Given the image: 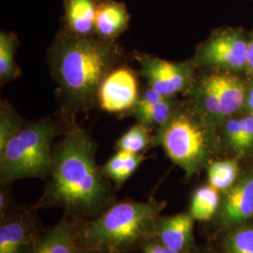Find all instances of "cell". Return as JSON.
<instances>
[{
  "instance_id": "cell-1",
  "label": "cell",
  "mask_w": 253,
  "mask_h": 253,
  "mask_svg": "<svg viewBox=\"0 0 253 253\" xmlns=\"http://www.w3.org/2000/svg\"><path fill=\"white\" fill-rule=\"evenodd\" d=\"M97 146L87 131L71 123L54 145L49 181L35 208H61L78 222L90 220L114 203V191L96 163Z\"/></svg>"
},
{
  "instance_id": "cell-2",
  "label": "cell",
  "mask_w": 253,
  "mask_h": 253,
  "mask_svg": "<svg viewBox=\"0 0 253 253\" xmlns=\"http://www.w3.org/2000/svg\"><path fill=\"white\" fill-rule=\"evenodd\" d=\"M121 56L113 41L59 32L48 51V63L67 108L85 111L98 104L100 84Z\"/></svg>"
},
{
  "instance_id": "cell-3",
  "label": "cell",
  "mask_w": 253,
  "mask_h": 253,
  "mask_svg": "<svg viewBox=\"0 0 253 253\" xmlns=\"http://www.w3.org/2000/svg\"><path fill=\"white\" fill-rule=\"evenodd\" d=\"M166 202L122 200L113 203L100 216L80 222L83 250L100 253L141 251L154 237V231Z\"/></svg>"
},
{
  "instance_id": "cell-4",
  "label": "cell",
  "mask_w": 253,
  "mask_h": 253,
  "mask_svg": "<svg viewBox=\"0 0 253 253\" xmlns=\"http://www.w3.org/2000/svg\"><path fill=\"white\" fill-rule=\"evenodd\" d=\"M219 145L217 129L188 104L174 111L154 135V146H161L187 178L208 168Z\"/></svg>"
},
{
  "instance_id": "cell-5",
  "label": "cell",
  "mask_w": 253,
  "mask_h": 253,
  "mask_svg": "<svg viewBox=\"0 0 253 253\" xmlns=\"http://www.w3.org/2000/svg\"><path fill=\"white\" fill-rule=\"evenodd\" d=\"M64 131L49 118L24 125L0 149L2 186L24 178H49L53 165V143Z\"/></svg>"
},
{
  "instance_id": "cell-6",
  "label": "cell",
  "mask_w": 253,
  "mask_h": 253,
  "mask_svg": "<svg viewBox=\"0 0 253 253\" xmlns=\"http://www.w3.org/2000/svg\"><path fill=\"white\" fill-rule=\"evenodd\" d=\"M248 40L249 34L241 28L219 29L199 46L191 60L197 68L208 67L236 73L246 71Z\"/></svg>"
},
{
  "instance_id": "cell-7",
  "label": "cell",
  "mask_w": 253,
  "mask_h": 253,
  "mask_svg": "<svg viewBox=\"0 0 253 253\" xmlns=\"http://www.w3.org/2000/svg\"><path fill=\"white\" fill-rule=\"evenodd\" d=\"M136 60L140 64L139 74L144 77L148 86L172 98L178 93H186L195 80L196 66L190 59L185 62H172L151 54L136 53Z\"/></svg>"
},
{
  "instance_id": "cell-8",
  "label": "cell",
  "mask_w": 253,
  "mask_h": 253,
  "mask_svg": "<svg viewBox=\"0 0 253 253\" xmlns=\"http://www.w3.org/2000/svg\"><path fill=\"white\" fill-rule=\"evenodd\" d=\"M42 232L32 210L11 208L1 217L0 253H27Z\"/></svg>"
},
{
  "instance_id": "cell-9",
  "label": "cell",
  "mask_w": 253,
  "mask_h": 253,
  "mask_svg": "<svg viewBox=\"0 0 253 253\" xmlns=\"http://www.w3.org/2000/svg\"><path fill=\"white\" fill-rule=\"evenodd\" d=\"M138 86L133 71L126 67L115 68L100 84L98 105L112 114L131 111L140 95Z\"/></svg>"
},
{
  "instance_id": "cell-10",
  "label": "cell",
  "mask_w": 253,
  "mask_h": 253,
  "mask_svg": "<svg viewBox=\"0 0 253 253\" xmlns=\"http://www.w3.org/2000/svg\"><path fill=\"white\" fill-rule=\"evenodd\" d=\"M202 78L217 96L222 123L228 118L244 111L248 84L237 73L213 70V72L204 75Z\"/></svg>"
},
{
  "instance_id": "cell-11",
  "label": "cell",
  "mask_w": 253,
  "mask_h": 253,
  "mask_svg": "<svg viewBox=\"0 0 253 253\" xmlns=\"http://www.w3.org/2000/svg\"><path fill=\"white\" fill-rule=\"evenodd\" d=\"M220 223L235 228L243 225L253 217V172L238 177L235 185L227 190L218 210Z\"/></svg>"
},
{
  "instance_id": "cell-12",
  "label": "cell",
  "mask_w": 253,
  "mask_h": 253,
  "mask_svg": "<svg viewBox=\"0 0 253 253\" xmlns=\"http://www.w3.org/2000/svg\"><path fill=\"white\" fill-rule=\"evenodd\" d=\"M80 222L64 214L60 221L43 231L27 253H81Z\"/></svg>"
},
{
  "instance_id": "cell-13",
  "label": "cell",
  "mask_w": 253,
  "mask_h": 253,
  "mask_svg": "<svg viewBox=\"0 0 253 253\" xmlns=\"http://www.w3.org/2000/svg\"><path fill=\"white\" fill-rule=\"evenodd\" d=\"M194 218L190 212L159 217L154 238L162 244L181 253H190L193 248Z\"/></svg>"
},
{
  "instance_id": "cell-14",
  "label": "cell",
  "mask_w": 253,
  "mask_h": 253,
  "mask_svg": "<svg viewBox=\"0 0 253 253\" xmlns=\"http://www.w3.org/2000/svg\"><path fill=\"white\" fill-rule=\"evenodd\" d=\"M129 19L125 3L117 0H100L95 22V35L105 41L115 42L128 27Z\"/></svg>"
},
{
  "instance_id": "cell-15",
  "label": "cell",
  "mask_w": 253,
  "mask_h": 253,
  "mask_svg": "<svg viewBox=\"0 0 253 253\" xmlns=\"http://www.w3.org/2000/svg\"><path fill=\"white\" fill-rule=\"evenodd\" d=\"M64 29L80 37L95 35V22L100 0H63Z\"/></svg>"
},
{
  "instance_id": "cell-16",
  "label": "cell",
  "mask_w": 253,
  "mask_h": 253,
  "mask_svg": "<svg viewBox=\"0 0 253 253\" xmlns=\"http://www.w3.org/2000/svg\"><path fill=\"white\" fill-rule=\"evenodd\" d=\"M222 141L237 156L253 151V116L244 112L226 119L222 125Z\"/></svg>"
},
{
  "instance_id": "cell-17",
  "label": "cell",
  "mask_w": 253,
  "mask_h": 253,
  "mask_svg": "<svg viewBox=\"0 0 253 253\" xmlns=\"http://www.w3.org/2000/svg\"><path fill=\"white\" fill-rule=\"evenodd\" d=\"M145 161L144 154H132L117 150L101 167V172L117 188L122 187Z\"/></svg>"
},
{
  "instance_id": "cell-18",
  "label": "cell",
  "mask_w": 253,
  "mask_h": 253,
  "mask_svg": "<svg viewBox=\"0 0 253 253\" xmlns=\"http://www.w3.org/2000/svg\"><path fill=\"white\" fill-rule=\"evenodd\" d=\"M220 203L218 190L210 185L201 186L192 194L189 212L194 220L208 221L218 213Z\"/></svg>"
},
{
  "instance_id": "cell-19",
  "label": "cell",
  "mask_w": 253,
  "mask_h": 253,
  "mask_svg": "<svg viewBox=\"0 0 253 253\" xmlns=\"http://www.w3.org/2000/svg\"><path fill=\"white\" fill-rule=\"evenodd\" d=\"M178 107L179 103L174 97H172L165 98L149 107L131 110L130 114L136 118L138 123L145 125L150 130H157L170 119Z\"/></svg>"
},
{
  "instance_id": "cell-20",
  "label": "cell",
  "mask_w": 253,
  "mask_h": 253,
  "mask_svg": "<svg viewBox=\"0 0 253 253\" xmlns=\"http://www.w3.org/2000/svg\"><path fill=\"white\" fill-rule=\"evenodd\" d=\"M18 38L14 33L2 31L0 33V83L1 85L16 79L20 75L15 61Z\"/></svg>"
},
{
  "instance_id": "cell-21",
  "label": "cell",
  "mask_w": 253,
  "mask_h": 253,
  "mask_svg": "<svg viewBox=\"0 0 253 253\" xmlns=\"http://www.w3.org/2000/svg\"><path fill=\"white\" fill-rule=\"evenodd\" d=\"M238 174V163L234 160L211 162L208 166V185L219 192H226L235 185Z\"/></svg>"
},
{
  "instance_id": "cell-22",
  "label": "cell",
  "mask_w": 253,
  "mask_h": 253,
  "mask_svg": "<svg viewBox=\"0 0 253 253\" xmlns=\"http://www.w3.org/2000/svg\"><path fill=\"white\" fill-rule=\"evenodd\" d=\"M151 131L145 125L137 122L117 141V150L132 154L145 153L153 145L154 136L151 135Z\"/></svg>"
},
{
  "instance_id": "cell-23",
  "label": "cell",
  "mask_w": 253,
  "mask_h": 253,
  "mask_svg": "<svg viewBox=\"0 0 253 253\" xmlns=\"http://www.w3.org/2000/svg\"><path fill=\"white\" fill-rule=\"evenodd\" d=\"M225 253H253V226L240 225L233 228L225 238Z\"/></svg>"
},
{
  "instance_id": "cell-24",
  "label": "cell",
  "mask_w": 253,
  "mask_h": 253,
  "mask_svg": "<svg viewBox=\"0 0 253 253\" xmlns=\"http://www.w3.org/2000/svg\"><path fill=\"white\" fill-rule=\"evenodd\" d=\"M24 126L16 111L8 101L2 100L0 106V149Z\"/></svg>"
},
{
  "instance_id": "cell-25",
  "label": "cell",
  "mask_w": 253,
  "mask_h": 253,
  "mask_svg": "<svg viewBox=\"0 0 253 253\" xmlns=\"http://www.w3.org/2000/svg\"><path fill=\"white\" fill-rule=\"evenodd\" d=\"M166 97H163V95L160 94L158 91L155 90L150 86H148L147 89H145L142 94L139 95V98L136 101L135 105H134L132 110L149 107L151 105L158 103L159 101L163 100Z\"/></svg>"
},
{
  "instance_id": "cell-26",
  "label": "cell",
  "mask_w": 253,
  "mask_h": 253,
  "mask_svg": "<svg viewBox=\"0 0 253 253\" xmlns=\"http://www.w3.org/2000/svg\"><path fill=\"white\" fill-rule=\"evenodd\" d=\"M142 253H181L164 246L157 239H150L141 250Z\"/></svg>"
},
{
  "instance_id": "cell-27",
  "label": "cell",
  "mask_w": 253,
  "mask_h": 253,
  "mask_svg": "<svg viewBox=\"0 0 253 253\" xmlns=\"http://www.w3.org/2000/svg\"><path fill=\"white\" fill-rule=\"evenodd\" d=\"M246 72L252 76L253 79V30L249 34L248 40V59Z\"/></svg>"
},
{
  "instance_id": "cell-28",
  "label": "cell",
  "mask_w": 253,
  "mask_h": 253,
  "mask_svg": "<svg viewBox=\"0 0 253 253\" xmlns=\"http://www.w3.org/2000/svg\"><path fill=\"white\" fill-rule=\"evenodd\" d=\"M10 203H11V200L9 198L8 192L6 190H1L0 192V216L1 217H4L11 209Z\"/></svg>"
},
{
  "instance_id": "cell-29",
  "label": "cell",
  "mask_w": 253,
  "mask_h": 253,
  "mask_svg": "<svg viewBox=\"0 0 253 253\" xmlns=\"http://www.w3.org/2000/svg\"><path fill=\"white\" fill-rule=\"evenodd\" d=\"M244 112L253 116V79H252V82L248 84Z\"/></svg>"
},
{
  "instance_id": "cell-30",
  "label": "cell",
  "mask_w": 253,
  "mask_h": 253,
  "mask_svg": "<svg viewBox=\"0 0 253 253\" xmlns=\"http://www.w3.org/2000/svg\"><path fill=\"white\" fill-rule=\"evenodd\" d=\"M81 253H100L98 252H95V251H87V250H83Z\"/></svg>"
}]
</instances>
